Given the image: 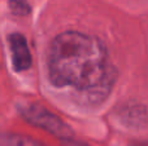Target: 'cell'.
<instances>
[{"instance_id": "6da1fadb", "label": "cell", "mask_w": 148, "mask_h": 146, "mask_svg": "<svg viewBox=\"0 0 148 146\" xmlns=\"http://www.w3.org/2000/svg\"><path fill=\"white\" fill-rule=\"evenodd\" d=\"M48 69L55 85L75 88L90 101L103 100L114 82V69L104 47L78 31H66L55 38Z\"/></svg>"}, {"instance_id": "7a4b0ae2", "label": "cell", "mask_w": 148, "mask_h": 146, "mask_svg": "<svg viewBox=\"0 0 148 146\" xmlns=\"http://www.w3.org/2000/svg\"><path fill=\"white\" fill-rule=\"evenodd\" d=\"M23 118H26L30 123L35 124L36 127L44 128L46 131L56 135L57 137L66 140L72 136V129L55 114L49 113L44 107L39 105H31L22 110Z\"/></svg>"}, {"instance_id": "3957f363", "label": "cell", "mask_w": 148, "mask_h": 146, "mask_svg": "<svg viewBox=\"0 0 148 146\" xmlns=\"http://www.w3.org/2000/svg\"><path fill=\"white\" fill-rule=\"evenodd\" d=\"M9 45L12 51L13 66L17 71L27 70L31 66V54L29 51L27 41L21 34H12L9 36Z\"/></svg>"}, {"instance_id": "277c9868", "label": "cell", "mask_w": 148, "mask_h": 146, "mask_svg": "<svg viewBox=\"0 0 148 146\" xmlns=\"http://www.w3.org/2000/svg\"><path fill=\"white\" fill-rule=\"evenodd\" d=\"M0 146H44L35 140L20 135L1 133L0 135Z\"/></svg>"}, {"instance_id": "5b68a950", "label": "cell", "mask_w": 148, "mask_h": 146, "mask_svg": "<svg viewBox=\"0 0 148 146\" xmlns=\"http://www.w3.org/2000/svg\"><path fill=\"white\" fill-rule=\"evenodd\" d=\"M9 7H10V9L13 10V13L18 14V16L27 14V13L30 12V7H29V4L25 0H10Z\"/></svg>"}, {"instance_id": "8992f818", "label": "cell", "mask_w": 148, "mask_h": 146, "mask_svg": "<svg viewBox=\"0 0 148 146\" xmlns=\"http://www.w3.org/2000/svg\"><path fill=\"white\" fill-rule=\"evenodd\" d=\"M64 146H87V145L73 141V140H70V139H66V140H64Z\"/></svg>"}, {"instance_id": "52a82bcc", "label": "cell", "mask_w": 148, "mask_h": 146, "mask_svg": "<svg viewBox=\"0 0 148 146\" xmlns=\"http://www.w3.org/2000/svg\"><path fill=\"white\" fill-rule=\"evenodd\" d=\"M131 146H148V144H136V145H131Z\"/></svg>"}]
</instances>
